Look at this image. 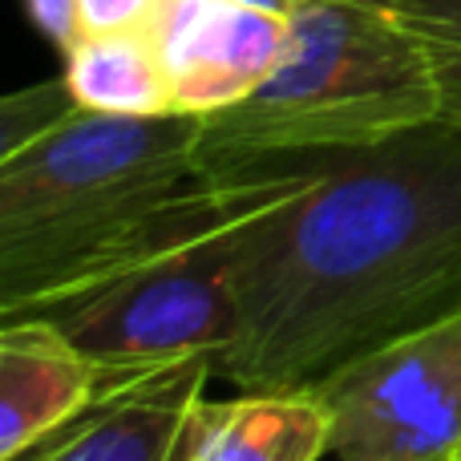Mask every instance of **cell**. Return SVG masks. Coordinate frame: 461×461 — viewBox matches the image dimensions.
<instances>
[{
  "label": "cell",
  "mask_w": 461,
  "mask_h": 461,
  "mask_svg": "<svg viewBox=\"0 0 461 461\" xmlns=\"http://www.w3.org/2000/svg\"><path fill=\"white\" fill-rule=\"evenodd\" d=\"M300 158L308 178L230 247L239 328L215 373L235 389L312 393L461 312V122Z\"/></svg>",
  "instance_id": "cell-1"
},
{
  "label": "cell",
  "mask_w": 461,
  "mask_h": 461,
  "mask_svg": "<svg viewBox=\"0 0 461 461\" xmlns=\"http://www.w3.org/2000/svg\"><path fill=\"white\" fill-rule=\"evenodd\" d=\"M336 461H457L461 312L365 352L320 389Z\"/></svg>",
  "instance_id": "cell-4"
},
{
  "label": "cell",
  "mask_w": 461,
  "mask_h": 461,
  "mask_svg": "<svg viewBox=\"0 0 461 461\" xmlns=\"http://www.w3.org/2000/svg\"><path fill=\"white\" fill-rule=\"evenodd\" d=\"M332 417L308 389H239L230 401H199L178 461H320Z\"/></svg>",
  "instance_id": "cell-8"
},
{
  "label": "cell",
  "mask_w": 461,
  "mask_h": 461,
  "mask_svg": "<svg viewBox=\"0 0 461 461\" xmlns=\"http://www.w3.org/2000/svg\"><path fill=\"white\" fill-rule=\"evenodd\" d=\"M162 0H81V29L86 32H126L150 29Z\"/></svg>",
  "instance_id": "cell-12"
},
{
  "label": "cell",
  "mask_w": 461,
  "mask_h": 461,
  "mask_svg": "<svg viewBox=\"0 0 461 461\" xmlns=\"http://www.w3.org/2000/svg\"><path fill=\"white\" fill-rule=\"evenodd\" d=\"M441 118L425 45L368 0H308L287 16V45L247 102L203 118V175L344 150Z\"/></svg>",
  "instance_id": "cell-3"
},
{
  "label": "cell",
  "mask_w": 461,
  "mask_h": 461,
  "mask_svg": "<svg viewBox=\"0 0 461 461\" xmlns=\"http://www.w3.org/2000/svg\"><path fill=\"white\" fill-rule=\"evenodd\" d=\"M211 373V357L105 373L77 417L8 461H178Z\"/></svg>",
  "instance_id": "cell-5"
},
{
  "label": "cell",
  "mask_w": 461,
  "mask_h": 461,
  "mask_svg": "<svg viewBox=\"0 0 461 461\" xmlns=\"http://www.w3.org/2000/svg\"><path fill=\"white\" fill-rule=\"evenodd\" d=\"M199 113L69 110L0 154V320L102 276L154 235L203 175Z\"/></svg>",
  "instance_id": "cell-2"
},
{
  "label": "cell",
  "mask_w": 461,
  "mask_h": 461,
  "mask_svg": "<svg viewBox=\"0 0 461 461\" xmlns=\"http://www.w3.org/2000/svg\"><path fill=\"white\" fill-rule=\"evenodd\" d=\"M61 81L77 110L89 113H113V118L178 113L167 61L146 29L81 32L65 49Z\"/></svg>",
  "instance_id": "cell-9"
},
{
  "label": "cell",
  "mask_w": 461,
  "mask_h": 461,
  "mask_svg": "<svg viewBox=\"0 0 461 461\" xmlns=\"http://www.w3.org/2000/svg\"><path fill=\"white\" fill-rule=\"evenodd\" d=\"M389 13L401 16L429 53L441 118L461 122V0H397Z\"/></svg>",
  "instance_id": "cell-10"
},
{
  "label": "cell",
  "mask_w": 461,
  "mask_h": 461,
  "mask_svg": "<svg viewBox=\"0 0 461 461\" xmlns=\"http://www.w3.org/2000/svg\"><path fill=\"white\" fill-rule=\"evenodd\" d=\"M368 5H381V8H389V5H397V0H368Z\"/></svg>",
  "instance_id": "cell-15"
},
{
  "label": "cell",
  "mask_w": 461,
  "mask_h": 461,
  "mask_svg": "<svg viewBox=\"0 0 461 461\" xmlns=\"http://www.w3.org/2000/svg\"><path fill=\"white\" fill-rule=\"evenodd\" d=\"M29 8V21L53 41L57 49H69L81 37V0H24Z\"/></svg>",
  "instance_id": "cell-13"
},
{
  "label": "cell",
  "mask_w": 461,
  "mask_h": 461,
  "mask_svg": "<svg viewBox=\"0 0 461 461\" xmlns=\"http://www.w3.org/2000/svg\"><path fill=\"white\" fill-rule=\"evenodd\" d=\"M457 461H461V454H457Z\"/></svg>",
  "instance_id": "cell-16"
},
{
  "label": "cell",
  "mask_w": 461,
  "mask_h": 461,
  "mask_svg": "<svg viewBox=\"0 0 461 461\" xmlns=\"http://www.w3.org/2000/svg\"><path fill=\"white\" fill-rule=\"evenodd\" d=\"M146 32L167 61L175 110L211 118L271 77L287 45V16L230 0H162Z\"/></svg>",
  "instance_id": "cell-6"
},
{
  "label": "cell",
  "mask_w": 461,
  "mask_h": 461,
  "mask_svg": "<svg viewBox=\"0 0 461 461\" xmlns=\"http://www.w3.org/2000/svg\"><path fill=\"white\" fill-rule=\"evenodd\" d=\"M69 110H77V102L69 97L65 81L5 97V110H0V154L24 146L29 138H37L41 130H49L57 118H65Z\"/></svg>",
  "instance_id": "cell-11"
},
{
  "label": "cell",
  "mask_w": 461,
  "mask_h": 461,
  "mask_svg": "<svg viewBox=\"0 0 461 461\" xmlns=\"http://www.w3.org/2000/svg\"><path fill=\"white\" fill-rule=\"evenodd\" d=\"M230 5H247V8H263V13H276V16H292L295 8H303L308 0H230Z\"/></svg>",
  "instance_id": "cell-14"
},
{
  "label": "cell",
  "mask_w": 461,
  "mask_h": 461,
  "mask_svg": "<svg viewBox=\"0 0 461 461\" xmlns=\"http://www.w3.org/2000/svg\"><path fill=\"white\" fill-rule=\"evenodd\" d=\"M102 368L49 320L24 316L0 328V461L61 429L102 389Z\"/></svg>",
  "instance_id": "cell-7"
}]
</instances>
